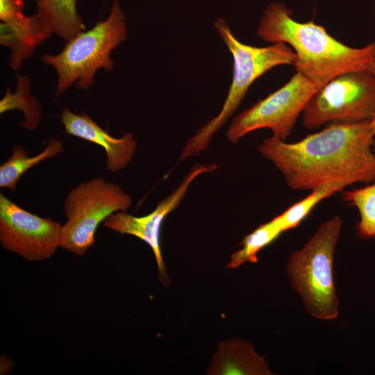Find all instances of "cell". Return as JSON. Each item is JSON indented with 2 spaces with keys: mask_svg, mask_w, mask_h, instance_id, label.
Listing matches in <instances>:
<instances>
[{
  "mask_svg": "<svg viewBox=\"0 0 375 375\" xmlns=\"http://www.w3.org/2000/svg\"><path fill=\"white\" fill-rule=\"evenodd\" d=\"M369 120L329 124L295 142L272 135L258 146L260 153L296 190H312L337 181H375V155Z\"/></svg>",
  "mask_w": 375,
  "mask_h": 375,
  "instance_id": "obj_1",
  "label": "cell"
},
{
  "mask_svg": "<svg viewBox=\"0 0 375 375\" xmlns=\"http://www.w3.org/2000/svg\"><path fill=\"white\" fill-rule=\"evenodd\" d=\"M282 2H271L264 9L257 35L270 42H283L296 54L294 67L317 90L335 77L350 72L369 70L374 42L353 47L330 35L313 21L300 22Z\"/></svg>",
  "mask_w": 375,
  "mask_h": 375,
  "instance_id": "obj_2",
  "label": "cell"
},
{
  "mask_svg": "<svg viewBox=\"0 0 375 375\" xmlns=\"http://www.w3.org/2000/svg\"><path fill=\"white\" fill-rule=\"evenodd\" d=\"M214 26L232 55L233 79L220 112L189 139L181 152V160L197 156L208 147L213 135L233 115L259 77L280 65L293 66L297 58L292 48L283 42L260 47L240 42L223 18H217Z\"/></svg>",
  "mask_w": 375,
  "mask_h": 375,
  "instance_id": "obj_3",
  "label": "cell"
},
{
  "mask_svg": "<svg viewBox=\"0 0 375 375\" xmlns=\"http://www.w3.org/2000/svg\"><path fill=\"white\" fill-rule=\"evenodd\" d=\"M342 223L338 215L325 221L300 250L291 254L288 262L290 285L300 296L306 311L322 320L335 319L339 314L333 257Z\"/></svg>",
  "mask_w": 375,
  "mask_h": 375,
  "instance_id": "obj_4",
  "label": "cell"
},
{
  "mask_svg": "<svg viewBox=\"0 0 375 375\" xmlns=\"http://www.w3.org/2000/svg\"><path fill=\"white\" fill-rule=\"evenodd\" d=\"M126 36L125 14L115 0L105 20L67 42L58 54H44L42 62L53 67L57 73L56 95L65 92L74 83L78 88L88 89L93 84L94 74L99 69L111 71L114 62L110 52Z\"/></svg>",
  "mask_w": 375,
  "mask_h": 375,
  "instance_id": "obj_5",
  "label": "cell"
},
{
  "mask_svg": "<svg viewBox=\"0 0 375 375\" xmlns=\"http://www.w3.org/2000/svg\"><path fill=\"white\" fill-rule=\"evenodd\" d=\"M131 197L116 183L94 178L70 190L63 204L67 218L62 227L60 247L83 255L95 241L99 225L110 215L126 211Z\"/></svg>",
  "mask_w": 375,
  "mask_h": 375,
  "instance_id": "obj_6",
  "label": "cell"
},
{
  "mask_svg": "<svg viewBox=\"0 0 375 375\" xmlns=\"http://www.w3.org/2000/svg\"><path fill=\"white\" fill-rule=\"evenodd\" d=\"M375 114V76L369 70L340 74L316 91L301 115L304 128L370 120Z\"/></svg>",
  "mask_w": 375,
  "mask_h": 375,
  "instance_id": "obj_7",
  "label": "cell"
},
{
  "mask_svg": "<svg viewBox=\"0 0 375 375\" xmlns=\"http://www.w3.org/2000/svg\"><path fill=\"white\" fill-rule=\"evenodd\" d=\"M317 90L308 78L296 72L282 87L236 116L228 129V139L235 144L251 131L269 128L274 136L285 140Z\"/></svg>",
  "mask_w": 375,
  "mask_h": 375,
  "instance_id": "obj_8",
  "label": "cell"
},
{
  "mask_svg": "<svg viewBox=\"0 0 375 375\" xmlns=\"http://www.w3.org/2000/svg\"><path fill=\"white\" fill-rule=\"evenodd\" d=\"M62 226L22 208L0 194V241L28 261H41L60 247Z\"/></svg>",
  "mask_w": 375,
  "mask_h": 375,
  "instance_id": "obj_9",
  "label": "cell"
},
{
  "mask_svg": "<svg viewBox=\"0 0 375 375\" xmlns=\"http://www.w3.org/2000/svg\"><path fill=\"white\" fill-rule=\"evenodd\" d=\"M219 168L217 165H197L192 167L178 187L167 197L158 203L149 214L136 217L126 211H119L107 217L103 226L122 234L133 235L151 248L158 268V277L164 285L169 283L165 265L162 260L160 234L165 218L180 203L187 193L192 182L200 174L213 172Z\"/></svg>",
  "mask_w": 375,
  "mask_h": 375,
  "instance_id": "obj_10",
  "label": "cell"
},
{
  "mask_svg": "<svg viewBox=\"0 0 375 375\" xmlns=\"http://www.w3.org/2000/svg\"><path fill=\"white\" fill-rule=\"evenodd\" d=\"M61 122L66 133L101 147L106 154L107 169L112 173L124 169L132 160L137 143L131 133L114 138L85 114L62 110Z\"/></svg>",
  "mask_w": 375,
  "mask_h": 375,
  "instance_id": "obj_11",
  "label": "cell"
},
{
  "mask_svg": "<svg viewBox=\"0 0 375 375\" xmlns=\"http://www.w3.org/2000/svg\"><path fill=\"white\" fill-rule=\"evenodd\" d=\"M52 33L36 16H24L9 23L0 24V43L10 50V66L18 70L26 59L31 58L35 49Z\"/></svg>",
  "mask_w": 375,
  "mask_h": 375,
  "instance_id": "obj_12",
  "label": "cell"
},
{
  "mask_svg": "<svg viewBox=\"0 0 375 375\" xmlns=\"http://www.w3.org/2000/svg\"><path fill=\"white\" fill-rule=\"evenodd\" d=\"M216 355L212 372L215 374H271L262 357L252 345L241 340L222 344Z\"/></svg>",
  "mask_w": 375,
  "mask_h": 375,
  "instance_id": "obj_13",
  "label": "cell"
},
{
  "mask_svg": "<svg viewBox=\"0 0 375 375\" xmlns=\"http://www.w3.org/2000/svg\"><path fill=\"white\" fill-rule=\"evenodd\" d=\"M35 3L36 16L65 42L85 31L76 0H35Z\"/></svg>",
  "mask_w": 375,
  "mask_h": 375,
  "instance_id": "obj_14",
  "label": "cell"
},
{
  "mask_svg": "<svg viewBox=\"0 0 375 375\" xmlns=\"http://www.w3.org/2000/svg\"><path fill=\"white\" fill-rule=\"evenodd\" d=\"M63 150L62 142L58 140H51L42 152L34 156H29L22 147H15L12 155L0 166V187L15 190L18 181L26 172Z\"/></svg>",
  "mask_w": 375,
  "mask_h": 375,
  "instance_id": "obj_15",
  "label": "cell"
},
{
  "mask_svg": "<svg viewBox=\"0 0 375 375\" xmlns=\"http://www.w3.org/2000/svg\"><path fill=\"white\" fill-rule=\"evenodd\" d=\"M31 80L26 76H17V88L15 93L9 89L0 101V112L18 109L24 115V122L22 127L28 129H35L41 118L42 110L40 103L31 94Z\"/></svg>",
  "mask_w": 375,
  "mask_h": 375,
  "instance_id": "obj_16",
  "label": "cell"
},
{
  "mask_svg": "<svg viewBox=\"0 0 375 375\" xmlns=\"http://www.w3.org/2000/svg\"><path fill=\"white\" fill-rule=\"evenodd\" d=\"M350 184L347 181L328 183L312 190L311 193L274 219L283 232L297 227L323 199L341 191Z\"/></svg>",
  "mask_w": 375,
  "mask_h": 375,
  "instance_id": "obj_17",
  "label": "cell"
},
{
  "mask_svg": "<svg viewBox=\"0 0 375 375\" xmlns=\"http://www.w3.org/2000/svg\"><path fill=\"white\" fill-rule=\"evenodd\" d=\"M282 233L283 231L274 218L260 225L244 238L242 242V247L231 255L227 267L236 268L245 262H256L257 253L274 241Z\"/></svg>",
  "mask_w": 375,
  "mask_h": 375,
  "instance_id": "obj_18",
  "label": "cell"
},
{
  "mask_svg": "<svg viewBox=\"0 0 375 375\" xmlns=\"http://www.w3.org/2000/svg\"><path fill=\"white\" fill-rule=\"evenodd\" d=\"M343 199L353 204L359 212L358 234L375 238V181L364 188L344 192Z\"/></svg>",
  "mask_w": 375,
  "mask_h": 375,
  "instance_id": "obj_19",
  "label": "cell"
},
{
  "mask_svg": "<svg viewBox=\"0 0 375 375\" xmlns=\"http://www.w3.org/2000/svg\"><path fill=\"white\" fill-rule=\"evenodd\" d=\"M24 1L23 0H0V19L9 23L23 18Z\"/></svg>",
  "mask_w": 375,
  "mask_h": 375,
  "instance_id": "obj_20",
  "label": "cell"
},
{
  "mask_svg": "<svg viewBox=\"0 0 375 375\" xmlns=\"http://www.w3.org/2000/svg\"><path fill=\"white\" fill-rule=\"evenodd\" d=\"M374 43H375V41H374ZM369 71L375 76V51H374V57L371 62Z\"/></svg>",
  "mask_w": 375,
  "mask_h": 375,
  "instance_id": "obj_21",
  "label": "cell"
},
{
  "mask_svg": "<svg viewBox=\"0 0 375 375\" xmlns=\"http://www.w3.org/2000/svg\"><path fill=\"white\" fill-rule=\"evenodd\" d=\"M369 124L372 129V131L375 136V114L372 117V118L369 120Z\"/></svg>",
  "mask_w": 375,
  "mask_h": 375,
  "instance_id": "obj_22",
  "label": "cell"
},
{
  "mask_svg": "<svg viewBox=\"0 0 375 375\" xmlns=\"http://www.w3.org/2000/svg\"><path fill=\"white\" fill-rule=\"evenodd\" d=\"M374 16H375V5H374Z\"/></svg>",
  "mask_w": 375,
  "mask_h": 375,
  "instance_id": "obj_23",
  "label": "cell"
},
{
  "mask_svg": "<svg viewBox=\"0 0 375 375\" xmlns=\"http://www.w3.org/2000/svg\"><path fill=\"white\" fill-rule=\"evenodd\" d=\"M374 155H375V149H374Z\"/></svg>",
  "mask_w": 375,
  "mask_h": 375,
  "instance_id": "obj_24",
  "label": "cell"
}]
</instances>
